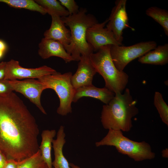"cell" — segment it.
I'll return each mask as SVG.
<instances>
[{
    "label": "cell",
    "instance_id": "9a60e30c",
    "mask_svg": "<svg viewBox=\"0 0 168 168\" xmlns=\"http://www.w3.org/2000/svg\"><path fill=\"white\" fill-rule=\"evenodd\" d=\"M114 96L113 92L105 87L98 88L92 84L76 89L72 102H76L82 97H88L98 99L105 104H107Z\"/></svg>",
    "mask_w": 168,
    "mask_h": 168
},
{
    "label": "cell",
    "instance_id": "83f0119b",
    "mask_svg": "<svg viewBox=\"0 0 168 168\" xmlns=\"http://www.w3.org/2000/svg\"><path fill=\"white\" fill-rule=\"evenodd\" d=\"M7 158L5 155L0 150V168H4Z\"/></svg>",
    "mask_w": 168,
    "mask_h": 168
},
{
    "label": "cell",
    "instance_id": "277c9868",
    "mask_svg": "<svg viewBox=\"0 0 168 168\" xmlns=\"http://www.w3.org/2000/svg\"><path fill=\"white\" fill-rule=\"evenodd\" d=\"M110 46L101 47L96 53L91 54L89 58L96 72L103 77L105 87L115 95L123 93L128 83L129 76L115 66L110 55Z\"/></svg>",
    "mask_w": 168,
    "mask_h": 168
},
{
    "label": "cell",
    "instance_id": "3957f363",
    "mask_svg": "<svg viewBox=\"0 0 168 168\" xmlns=\"http://www.w3.org/2000/svg\"><path fill=\"white\" fill-rule=\"evenodd\" d=\"M87 12L86 8H81L76 14L61 17L70 29V42L65 49L74 61H79L81 56H89L93 53L86 41V35L87 29L98 21L93 15Z\"/></svg>",
    "mask_w": 168,
    "mask_h": 168
},
{
    "label": "cell",
    "instance_id": "4316f807",
    "mask_svg": "<svg viewBox=\"0 0 168 168\" xmlns=\"http://www.w3.org/2000/svg\"><path fill=\"white\" fill-rule=\"evenodd\" d=\"M6 62H0V81L5 80Z\"/></svg>",
    "mask_w": 168,
    "mask_h": 168
},
{
    "label": "cell",
    "instance_id": "e0dca14e",
    "mask_svg": "<svg viewBox=\"0 0 168 168\" xmlns=\"http://www.w3.org/2000/svg\"><path fill=\"white\" fill-rule=\"evenodd\" d=\"M142 64L163 65L168 63V44L156 46L139 58Z\"/></svg>",
    "mask_w": 168,
    "mask_h": 168
},
{
    "label": "cell",
    "instance_id": "d6986e66",
    "mask_svg": "<svg viewBox=\"0 0 168 168\" xmlns=\"http://www.w3.org/2000/svg\"><path fill=\"white\" fill-rule=\"evenodd\" d=\"M35 1L50 16L57 15L61 17L68 16V11L59 1L56 0H35Z\"/></svg>",
    "mask_w": 168,
    "mask_h": 168
},
{
    "label": "cell",
    "instance_id": "6da1fadb",
    "mask_svg": "<svg viewBox=\"0 0 168 168\" xmlns=\"http://www.w3.org/2000/svg\"><path fill=\"white\" fill-rule=\"evenodd\" d=\"M38 125L23 101L12 92L0 96V150L21 161L39 149Z\"/></svg>",
    "mask_w": 168,
    "mask_h": 168
},
{
    "label": "cell",
    "instance_id": "ffe728a7",
    "mask_svg": "<svg viewBox=\"0 0 168 168\" xmlns=\"http://www.w3.org/2000/svg\"><path fill=\"white\" fill-rule=\"evenodd\" d=\"M146 15L151 17L163 28L165 34L168 36V12L156 7H151L147 9Z\"/></svg>",
    "mask_w": 168,
    "mask_h": 168
},
{
    "label": "cell",
    "instance_id": "52a82bcc",
    "mask_svg": "<svg viewBox=\"0 0 168 168\" xmlns=\"http://www.w3.org/2000/svg\"><path fill=\"white\" fill-rule=\"evenodd\" d=\"M156 46L157 43L154 41L141 42L127 46L111 45L110 53L116 68L123 71L131 61L140 58Z\"/></svg>",
    "mask_w": 168,
    "mask_h": 168
},
{
    "label": "cell",
    "instance_id": "7c38bea8",
    "mask_svg": "<svg viewBox=\"0 0 168 168\" xmlns=\"http://www.w3.org/2000/svg\"><path fill=\"white\" fill-rule=\"evenodd\" d=\"M79 61L77 69L71 78L72 84L75 90L92 85L93 77L97 73L89 56H81Z\"/></svg>",
    "mask_w": 168,
    "mask_h": 168
},
{
    "label": "cell",
    "instance_id": "4dcf8cb0",
    "mask_svg": "<svg viewBox=\"0 0 168 168\" xmlns=\"http://www.w3.org/2000/svg\"><path fill=\"white\" fill-rule=\"evenodd\" d=\"M70 165L71 168H81L79 166L72 163H70Z\"/></svg>",
    "mask_w": 168,
    "mask_h": 168
},
{
    "label": "cell",
    "instance_id": "1f68e13d",
    "mask_svg": "<svg viewBox=\"0 0 168 168\" xmlns=\"http://www.w3.org/2000/svg\"><path fill=\"white\" fill-rule=\"evenodd\" d=\"M4 52L0 51V59L3 56Z\"/></svg>",
    "mask_w": 168,
    "mask_h": 168
},
{
    "label": "cell",
    "instance_id": "f1b7e54d",
    "mask_svg": "<svg viewBox=\"0 0 168 168\" xmlns=\"http://www.w3.org/2000/svg\"><path fill=\"white\" fill-rule=\"evenodd\" d=\"M7 49V45L5 43L0 40V51L4 52Z\"/></svg>",
    "mask_w": 168,
    "mask_h": 168
},
{
    "label": "cell",
    "instance_id": "2e32d148",
    "mask_svg": "<svg viewBox=\"0 0 168 168\" xmlns=\"http://www.w3.org/2000/svg\"><path fill=\"white\" fill-rule=\"evenodd\" d=\"M65 136L64 127L61 126L58 131L56 138L52 142L54 156L52 166L54 168H71L63 152V148L66 142Z\"/></svg>",
    "mask_w": 168,
    "mask_h": 168
},
{
    "label": "cell",
    "instance_id": "f546056e",
    "mask_svg": "<svg viewBox=\"0 0 168 168\" xmlns=\"http://www.w3.org/2000/svg\"><path fill=\"white\" fill-rule=\"evenodd\" d=\"M161 155L163 157L167 158L168 157V149L166 148L163 150L161 152Z\"/></svg>",
    "mask_w": 168,
    "mask_h": 168
},
{
    "label": "cell",
    "instance_id": "9c48e42d",
    "mask_svg": "<svg viewBox=\"0 0 168 168\" xmlns=\"http://www.w3.org/2000/svg\"><path fill=\"white\" fill-rule=\"evenodd\" d=\"M13 91L20 93L34 104L44 114L47 113L43 107L40 97L45 86L38 79L29 78L22 81L9 80Z\"/></svg>",
    "mask_w": 168,
    "mask_h": 168
},
{
    "label": "cell",
    "instance_id": "ba28073f",
    "mask_svg": "<svg viewBox=\"0 0 168 168\" xmlns=\"http://www.w3.org/2000/svg\"><path fill=\"white\" fill-rule=\"evenodd\" d=\"M57 72L55 69L46 65L36 68H23L20 65L19 61L12 59L6 62L5 80L38 79Z\"/></svg>",
    "mask_w": 168,
    "mask_h": 168
},
{
    "label": "cell",
    "instance_id": "30bf717a",
    "mask_svg": "<svg viewBox=\"0 0 168 168\" xmlns=\"http://www.w3.org/2000/svg\"><path fill=\"white\" fill-rule=\"evenodd\" d=\"M126 0H117L108 19L106 27L113 34L116 40L122 45L123 31L130 27L126 10Z\"/></svg>",
    "mask_w": 168,
    "mask_h": 168
},
{
    "label": "cell",
    "instance_id": "4fadbf2b",
    "mask_svg": "<svg viewBox=\"0 0 168 168\" xmlns=\"http://www.w3.org/2000/svg\"><path fill=\"white\" fill-rule=\"evenodd\" d=\"M51 16L52 18L51 26L44 32V38L59 42L65 49L70 43V30L66 27L61 17L55 15Z\"/></svg>",
    "mask_w": 168,
    "mask_h": 168
},
{
    "label": "cell",
    "instance_id": "d4e9b609",
    "mask_svg": "<svg viewBox=\"0 0 168 168\" xmlns=\"http://www.w3.org/2000/svg\"><path fill=\"white\" fill-rule=\"evenodd\" d=\"M13 91L9 80L0 81V96L7 95Z\"/></svg>",
    "mask_w": 168,
    "mask_h": 168
},
{
    "label": "cell",
    "instance_id": "cb8c5ba5",
    "mask_svg": "<svg viewBox=\"0 0 168 168\" xmlns=\"http://www.w3.org/2000/svg\"><path fill=\"white\" fill-rule=\"evenodd\" d=\"M61 4L67 9L69 15L77 13L79 11V7L74 0H59Z\"/></svg>",
    "mask_w": 168,
    "mask_h": 168
},
{
    "label": "cell",
    "instance_id": "ac0fdd59",
    "mask_svg": "<svg viewBox=\"0 0 168 168\" xmlns=\"http://www.w3.org/2000/svg\"><path fill=\"white\" fill-rule=\"evenodd\" d=\"M56 134L55 129L44 130L41 134L42 140L39 149L42 157L48 168H52L51 151L52 142Z\"/></svg>",
    "mask_w": 168,
    "mask_h": 168
},
{
    "label": "cell",
    "instance_id": "44dd1931",
    "mask_svg": "<svg viewBox=\"0 0 168 168\" xmlns=\"http://www.w3.org/2000/svg\"><path fill=\"white\" fill-rule=\"evenodd\" d=\"M0 2L5 3L11 7L37 12L43 15L47 13L44 8L38 4L35 0H0Z\"/></svg>",
    "mask_w": 168,
    "mask_h": 168
},
{
    "label": "cell",
    "instance_id": "8fae6325",
    "mask_svg": "<svg viewBox=\"0 0 168 168\" xmlns=\"http://www.w3.org/2000/svg\"><path fill=\"white\" fill-rule=\"evenodd\" d=\"M108 19L101 23H96L87 30L86 39L93 52H97L100 48L107 45H122L115 38L112 32L105 28Z\"/></svg>",
    "mask_w": 168,
    "mask_h": 168
},
{
    "label": "cell",
    "instance_id": "7a4b0ae2",
    "mask_svg": "<svg viewBox=\"0 0 168 168\" xmlns=\"http://www.w3.org/2000/svg\"><path fill=\"white\" fill-rule=\"evenodd\" d=\"M136 104L128 88L123 93L115 94L108 104L103 106L100 119L103 127L108 130L130 131L133 127L132 119L139 112Z\"/></svg>",
    "mask_w": 168,
    "mask_h": 168
},
{
    "label": "cell",
    "instance_id": "8992f818",
    "mask_svg": "<svg viewBox=\"0 0 168 168\" xmlns=\"http://www.w3.org/2000/svg\"><path fill=\"white\" fill-rule=\"evenodd\" d=\"M72 75L71 72L63 74L57 72L38 79L45 86L46 89H51L56 92L60 101L57 112L62 116L72 112L71 105L75 91L71 82Z\"/></svg>",
    "mask_w": 168,
    "mask_h": 168
},
{
    "label": "cell",
    "instance_id": "5bb4252c",
    "mask_svg": "<svg viewBox=\"0 0 168 168\" xmlns=\"http://www.w3.org/2000/svg\"><path fill=\"white\" fill-rule=\"evenodd\" d=\"M38 47V54L43 59L55 56L62 58L66 63L74 61L63 46L57 41L44 38L39 44Z\"/></svg>",
    "mask_w": 168,
    "mask_h": 168
},
{
    "label": "cell",
    "instance_id": "5b68a950",
    "mask_svg": "<svg viewBox=\"0 0 168 168\" xmlns=\"http://www.w3.org/2000/svg\"><path fill=\"white\" fill-rule=\"evenodd\" d=\"M97 147L112 146L119 153L126 155L136 161L152 160L155 153L150 144L145 141H135L124 136L121 130H108V132L101 140L95 143Z\"/></svg>",
    "mask_w": 168,
    "mask_h": 168
},
{
    "label": "cell",
    "instance_id": "484cf974",
    "mask_svg": "<svg viewBox=\"0 0 168 168\" xmlns=\"http://www.w3.org/2000/svg\"><path fill=\"white\" fill-rule=\"evenodd\" d=\"M20 161L12 158L7 159L4 168H17Z\"/></svg>",
    "mask_w": 168,
    "mask_h": 168
},
{
    "label": "cell",
    "instance_id": "7402d4cb",
    "mask_svg": "<svg viewBox=\"0 0 168 168\" xmlns=\"http://www.w3.org/2000/svg\"><path fill=\"white\" fill-rule=\"evenodd\" d=\"M17 168H48L39 149L31 156L20 161Z\"/></svg>",
    "mask_w": 168,
    "mask_h": 168
},
{
    "label": "cell",
    "instance_id": "603a6c76",
    "mask_svg": "<svg viewBox=\"0 0 168 168\" xmlns=\"http://www.w3.org/2000/svg\"><path fill=\"white\" fill-rule=\"evenodd\" d=\"M154 104L162 121L168 126V106L164 100L162 94L159 92H155Z\"/></svg>",
    "mask_w": 168,
    "mask_h": 168
}]
</instances>
